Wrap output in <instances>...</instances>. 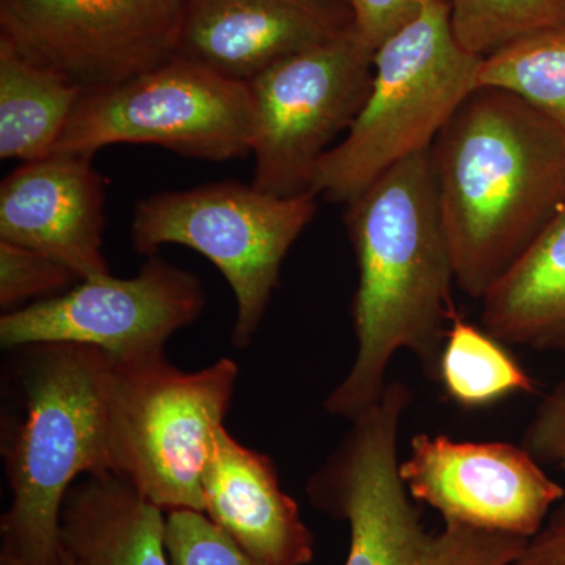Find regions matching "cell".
<instances>
[{
  "mask_svg": "<svg viewBox=\"0 0 565 565\" xmlns=\"http://www.w3.org/2000/svg\"><path fill=\"white\" fill-rule=\"evenodd\" d=\"M345 230L359 285L351 370L327 396L326 411L349 422L379 403L397 352L415 353L438 381L455 318V264L441 222L429 150L404 159L345 204Z\"/></svg>",
  "mask_w": 565,
  "mask_h": 565,
  "instance_id": "1",
  "label": "cell"
},
{
  "mask_svg": "<svg viewBox=\"0 0 565 565\" xmlns=\"http://www.w3.org/2000/svg\"><path fill=\"white\" fill-rule=\"evenodd\" d=\"M429 154L456 286L481 300L565 202V132L514 93L479 85Z\"/></svg>",
  "mask_w": 565,
  "mask_h": 565,
  "instance_id": "2",
  "label": "cell"
},
{
  "mask_svg": "<svg viewBox=\"0 0 565 565\" xmlns=\"http://www.w3.org/2000/svg\"><path fill=\"white\" fill-rule=\"evenodd\" d=\"M22 415L3 437L11 503L0 520V555L52 563L63 553V501L82 476L111 473L114 362L90 345H25Z\"/></svg>",
  "mask_w": 565,
  "mask_h": 565,
  "instance_id": "3",
  "label": "cell"
},
{
  "mask_svg": "<svg viewBox=\"0 0 565 565\" xmlns=\"http://www.w3.org/2000/svg\"><path fill=\"white\" fill-rule=\"evenodd\" d=\"M412 404L403 382L353 419L337 451L307 484L319 511L348 523L344 565H508L530 539L444 522L424 527L399 473L401 423Z\"/></svg>",
  "mask_w": 565,
  "mask_h": 565,
  "instance_id": "4",
  "label": "cell"
},
{
  "mask_svg": "<svg viewBox=\"0 0 565 565\" xmlns=\"http://www.w3.org/2000/svg\"><path fill=\"white\" fill-rule=\"evenodd\" d=\"M482 62L457 41L449 3H426L375 50L370 96L348 134L318 163L311 192L348 204L396 163L430 150L481 85Z\"/></svg>",
  "mask_w": 565,
  "mask_h": 565,
  "instance_id": "5",
  "label": "cell"
},
{
  "mask_svg": "<svg viewBox=\"0 0 565 565\" xmlns=\"http://www.w3.org/2000/svg\"><path fill=\"white\" fill-rule=\"evenodd\" d=\"M239 367L221 359L185 373L166 356L114 363L111 475L163 512H204L203 478Z\"/></svg>",
  "mask_w": 565,
  "mask_h": 565,
  "instance_id": "6",
  "label": "cell"
},
{
  "mask_svg": "<svg viewBox=\"0 0 565 565\" xmlns=\"http://www.w3.org/2000/svg\"><path fill=\"white\" fill-rule=\"evenodd\" d=\"M318 199L313 192L275 196L239 181L159 192L134 206L131 245L145 256L182 245L210 259L236 299L232 343L247 348L278 288L286 255L315 218Z\"/></svg>",
  "mask_w": 565,
  "mask_h": 565,
  "instance_id": "7",
  "label": "cell"
},
{
  "mask_svg": "<svg viewBox=\"0 0 565 565\" xmlns=\"http://www.w3.org/2000/svg\"><path fill=\"white\" fill-rule=\"evenodd\" d=\"M255 126L250 84L177 55L136 79L84 93L54 152L95 158L111 145H156L226 162L252 154Z\"/></svg>",
  "mask_w": 565,
  "mask_h": 565,
  "instance_id": "8",
  "label": "cell"
},
{
  "mask_svg": "<svg viewBox=\"0 0 565 565\" xmlns=\"http://www.w3.org/2000/svg\"><path fill=\"white\" fill-rule=\"evenodd\" d=\"M374 52L351 25L250 82L256 189L285 199L311 192L318 163L348 134L370 96Z\"/></svg>",
  "mask_w": 565,
  "mask_h": 565,
  "instance_id": "9",
  "label": "cell"
},
{
  "mask_svg": "<svg viewBox=\"0 0 565 565\" xmlns=\"http://www.w3.org/2000/svg\"><path fill=\"white\" fill-rule=\"evenodd\" d=\"M147 258L131 278H85L58 296L3 313V351L74 343L99 349L118 364L166 356L167 341L203 313L206 294L196 275L158 255Z\"/></svg>",
  "mask_w": 565,
  "mask_h": 565,
  "instance_id": "10",
  "label": "cell"
},
{
  "mask_svg": "<svg viewBox=\"0 0 565 565\" xmlns=\"http://www.w3.org/2000/svg\"><path fill=\"white\" fill-rule=\"evenodd\" d=\"M188 0H0V39L84 93L177 57Z\"/></svg>",
  "mask_w": 565,
  "mask_h": 565,
  "instance_id": "11",
  "label": "cell"
},
{
  "mask_svg": "<svg viewBox=\"0 0 565 565\" xmlns=\"http://www.w3.org/2000/svg\"><path fill=\"white\" fill-rule=\"evenodd\" d=\"M401 479L414 501L430 505L444 522L534 537L563 486L542 470L523 446L504 441H456L418 434L399 463Z\"/></svg>",
  "mask_w": 565,
  "mask_h": 565,
  "instance_id": "12",
  "label": "cell"
},
{
  "mask_svg": "<svg viewBox=\"0 0 565 565\" xmlns=\"http://www.w3.org/2000/svg\"><path fill=\"white\" fill-rule=\"evenodd\" d=\"M93 156L54 152L0 184V241L43 253L81 280L109 274L103 255L106 181Z\"/></svg>",
  "mask_w": 565,
  "mask_h": 565,
  "instance_id": "13",
  "label": "cell"
},
{
  "mask_svg": "<svg viewBox=\"0 0 565 565\" xmlns=\"http://www.w3.org/2000/svg\"><path fill=\"white\" fill-rule=\"evenodd\" d=\"M352 25L333 0H188L178 55L247 82Z\"/></svg>",
  "mask_w": 565,
  "mask_h": 565,
  "instance_id": "14",
  "label": "cell"
},
{
  "mask_svg": "<svg viewBox=\"0 0 565 565\" xmlns=\"http://www.w3.org/2000/svg\"><path fill=\"white\" fill-rule=\"evenodd\" d=\"M204 514L263 565H308L315 537L299 504L282 492L270 457L215 430L203 478Z\"/></svg>",
  "mask_w": 565,
  "mask_h": 565,
  "instance_id": "15",
  "label": "cell"
},
{
  "mask_svg": "<svg viewBox=\"0 0 565 565\" xmlns=\"http://www.w3.org/2000/svg\"><path fill=\"white\" fill-rule=\"evenodd\" d=\"M163 514L117 475L84 476L63 501L62 545L81 565H172Z\"/></svg>",
  "mask_w": 565,
  "mask_h": 565,
  "instance_id": "16",
  "label": "cell"
},
{
  "mask_svg": "<svg viewBox=\"0 0 565 565\" xmlns=\"http://www.w3.org/2000/svg\"><path fill=\"white\" fill-rule=\"evenodd\" d=\"M481 303L482 329L494 340L565 359V202Z\"/></svg>",
  "mask_w": 565,
  "mask_h": 565,
  "instance_id": "17",
  "label": "cell"
},
{
  "mask_svg": "<svg viewBox=\"0 0 565 565\" xmlns=\"http://www.w3.org/2000/svg\"><path fill=\"white\" fill-rule=\"evenodd\" d=\"M82 95L0 39V158L25 163L51 156Z\"/></svg>",
  "mask_w": 565,
  "mask_h": 565,
  "instance_id": "18",
  "label": "cell"
},
{
  "mask_svg": "<svg viewBox=\"0 0 565 565\" xmlns=\"http://www.w3.org/2000/svg\"><path fill=\"white\" fill-rule=\"evenodd\" d=\"M484 329L456 315L446 334L438 382L465 408L487 407L515 393H534L533 377Z\"/></svg>",
  "mask_w": 565,
  "mask_h": 565,
  "instance_id": "19",
  "label": "cell"
},
{
  "mask_svg": "<svg viewBox=\"0 0 565 565\" xmlns=\"http://www.w3.org/2000/svg\"><path fill=\"white\" fill-rule=\"evenodd\" d=\"M479 82L514 93L565 132V24L493 52L482 62Z\"/></svg>",
  "mask_w": 565,
  "mask_h": 565,
  "instance_id": "20",
  "label": "cell"
},
{
  "mask_svg": "<svg viewBox=\"0 0 565 565\" xmlns=\"http://www.w3.org/2000/svg\"><path fill=\"white\" fill-rule=\"evenodd\" d=\"M452 31L465 50L481 57L508 44L565 24V0H449Z\"/></svg>",
  "mask_w": 565,
  "mask_h": 565,
  "instance_id": "21",
  "label": "cell"
},
{
  "mask_svg": "<svg viewBox=\"0 0 565 565\" xmlns=\"http://www.w3.org/2000/svg\"><path fill=\"white\" fill-rule=\"evenodd\" d=\"M81 281L70 267L43 253L0 241V307L3 313L68 291Z\"/></svg>",
  "mask_w": 565,
  "mask_h": 565,
  "instance_id": "22",
  "label": "cell"
},
{
  "mask_svg": "<svg viewBox=\"0 0 565 565\" xmlns=\"http://www.w3.org/2000/svg\"><path fill=\"white\" fill-rule=\"evenodd\" d=\"M166 546L172 565H263L204 512H167Z\"/></svg>",
  "mask_w": 565,
  "mask_h": 565,
  "instance_id": "23",
  "label": "cell"
},
{
  "mask_svg": "<svg viewBox=\"0 0 565 565\" xmlns=\"http://www.w3.org/2000/svg\"><path fill=\"white\" fill-rule=\"evenodd\" d=\"M429 2L449 3V0H348V6L353 31L375 51L385 40L414 21Z\"/></svg>",
  "mask_w": 565,
  "mask_h": 565,
  "instance_id": "24",
  "label": "cell"
},
{
  "mask_svg": "<svg viewBox=\"0 0 565 565\" xmlns=\"http://www.w3.org/2000/svg\"><path fill=\"white\" fill-rule=\"evenodd\" d=\"M525 448L535 459L565 471V382L544 397L525 433Z\"/></svg>",
  "mask_w": 565,
  "mask_h": 565,
  "instance_id": "25",
  "label": "cell"
},
{
  "mask_svg": "<svg viewBox=\"0 0 565 565\" xmlns=\"http://www.w3.org/2000/svg\"><path fill=\"white\" fill-rule=\"evenodd\" d=\"M508 565H565V504Z\"/></svg>",
  "mask_w": 565,
  "mask_h": 565,
  "instance_id": "26",
  "label": "cell"
},
{
  "mask_svg": "<svg viewBox=\"0 0 565 565\" xmlns=\"http://www.w3.org/2000/svg\"><path fill=\"white\" fill-rule=\"evenodd\" d=\"M0 565H81L73 556L63 548L62 556L52 563H29V561L17 559L7 555H0Z\"/></svg>",
  "mask_w": 565,
  "mask_h": 565,
  "instance_id": "27",
  "label": "cell"
},
{
  "mask_svg": "<svg viewBox=\"0 0 565 565\" xmlns=\"http://www.w3.org/2000/svg\"><path fill=\"white\" fill-rule=\"evenodd\" d=\"M333 2H340V3H344V6H348V0H333Z\"/></svg>",
  "mask_w": 565,
  "mask_h": 565,
  "instance_id": "28",
  "label": "cell"
}]
</instances>
